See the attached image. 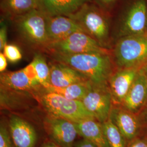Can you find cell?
Masks as SVG:
<instances>
[{
	"mask_svg": "<svg viewBox=\"0 0 147 147\" xmlns=\"http://www.w3.org/2000/svg\"><path fill=\"white\" fill-rule=\"evenodd\" d=\"M101 3L105 5H109L115 2L116 0H99Z\"/></svg>",
	"mask_w": 147,
	"mask_h": 147,
	"instance_id": "f1b7e54d",
	"label": "cell"
},
{
	"mask_svg": "<svg viewBox=\"0 0 147 147\" xmlns=\"http://www.w3.org/2000/svg\"><path fill=\"white\" fill-rule=\"evenodd\" d=\"M45 53L78 54L84 53H110L107 48L84 32H76L63 40L51 42L44 50Z\"/></svg>",
	"mask_w": 147,
	"mask_h": 147,
	"instance_id": "8992f818",
	"label": "cell"
},
{
	"mask_svg": "<svg viewBox=\"0 0 147 147\" xmlns=\"http://www.w3.org/2000/svg\"><path fill=\"white\" fill-rule=\"evenodd\" d=\"M142 68L143 69V70L144 71V72L146 73V75H147V64L146 65H145L144 67H143Z\"/></svg>",
	"mask_w": 147,
	"mask_h": 147,
	"instance_id": "4dcf8cb0",
	"label": "cell"
},
{
	"mask_svg": "<svg viewBox=\"0 0 147 147\" xmlns=\"http://www.w3.org/2000/svg\"><path fill=\"white\" fill-rule=\"evenodd\" d=\"M22 39L31 47L44 51L47 45V16L35 9L12 19Z\"/></svg>",
	"mask_w": 147,
	"mask_h": 147,
	"instance_id": "277c9868",
	"label": "cell"
},
{
	"mask_svg": "<svg viewBox=\"0 0 147 147\" xmlns=\"http://www.w3.org/2000/svg\"><path fill=\"white\" fill-rule=\"evenodd\" d=\"M50 67V86L61 88L75 83L89 81L84 75L63 63L53 61Z\"/></svg>",
	"mask_w": 147,
	"mask_h": 147,
	"instance_id": "9a60e30c",
	"label": "cell"
},
{
	"mask_svg": "<svg viewBox=\"0 0 147 147\" xmlns=\"http://www.w3.org/2000/svg\"><path fill=\"white\" fill-rule=\"evenodd\" d=\"M11 135L6 127L1 124L0 127V147H12Z\"/></svg>",
	"mask_w": 147,
	"mask_h": 147,
	"instance_id": "cb8c5ba5",
	"label": "cell"
},
{
	"mask_svg": "<svg viewBox=\"0 0 147 147\" xmlns=\"http://www.w3.org/2000/svg\"><path fill=\"white\" fill-rule=\"evenodd\" d=\"M0 82L1 87L7 89L34 94L42 88L38 81L32 62L19 70L1 73Z\"/></svg>",
	"mask_w": 147,
	"mask_h": 147,
	"instance_id": "ba28073f",
	"label": "cell"
},
{
	"mask_svg": "<svg viewBox=\"0 0 147 147\" xmlns=\"http://www.w3.org/2000/svg\"><path fill=\"white\" fill-rule=\"evenodd\" d=\"M147 25V5L145 0H137L126 13L121 23V37L145 34Z\"/></svg>",
	"mask_w": 147,
	"mask_h": 147,
	"instance_id": "9c48e42d",
	"label": "cell"
},
{
	"mask_svg": "<svg viewBox=\"0 0 147 147\" xmlns=\"http://www.w3.org/2000/svg\"><path fill=\"white\" fill-rule=\"evenodd\" d=\"M79 135L97 147H110L102 129V123L94 118H86L75 123Z\"/></svg>",
	"mask_w": 147,
	"mask_h": 147,
	"instance_id": "ac0fdd59",
	"label": "cell"
},
{
	"mask_svg": "<svg viewBox=\"0 0 147 147\" xmlns=\"http://www.w3.org/2000/svg\"><path fill=\"white\" fill-rule=\"evenodd\" d=\"M0 26V51L2 52L7 44V26L4 20H1Z\"/></svg>",
	"mask_w": 147,
	"mask_h": 147,
	"instance_id": "d4e9b609",
	"label": "cell"
},
{
	"mask_svg": "<svg viewBox=\"0 0 147 147\" xmlns=\"http://www.w3.org/2000/svg\"><path fill=\"white\" fill-rule=\"evenodd\" d=\"M91 82L90 81L80 82L68 86L57 88L49 86L47 90L55 92L70 100L81 101L89 90Z\"/></svg>",
	"mask_w": 147,
	"mask_h": 147,
	"instance_id": "ffe728a7",
	"label": "cell"
},
{
	"mask_svg": "<svg viewBox=\"0 0 147 147\" xmlns=\"http://www.w3.org/2000/svg\"><path fill=\"white\" fill-rule=\"evenodd\" d=\"M109 118L127 140L136 136L140 130V122L135 114L123 107H112Z\"/></svg>",
	"mask_w": 147,
	"mask_h": 147,
	"instance_id": "2e32d148",
	"label": "cell"
},
{
	"mask_svg": "<svg viewBox=\"0 0 147 147\" xmlns=\"http://www.w3.org/2000/svg\"><path fill=\"white\" fill-rule=\"evenodd\" d=\"M102 126L110 147H126L125 137L110 118L102 123Z\"/></svg>",
	"mask_w": 147,
	"mask_h": 147,
	"instance_id": "7402d4cb",
	"label": "cell"
},
{
	"mask_svg": "<svg viewBox=\"0 0 147 147\" xmlns=\"http://www.w3.org/2000/svg\"><path fill=\"white\" fill-rule=\"evenodd\" d=\"M89 0H39L38 9L47 16H70Z\"/></svg>",
	"mask_w": 147,
	"mask_h": 147,
	"instance_id": "e0dca14e",
	"label": "cell"
},
{
	"mask_svg": "<svg viewBox=\"0 0 147 147\" xmlns=\"http://www.w3.org/2000/svg\"><path fill=\"white\" fill-rule=\"evenodd\" d=\"M11 140L16 147H34L37 134L34 127L24 119L11 116L9 123Z\"/></svg>",
	"mask_w": 147,
	"mask_h": 147,
	"instance_id": "5bb4252c",
	"label": "cell"
},
{
	"mask_svg": "<svg viewBox=\"0 0 147 147\" xmlns=\"http://www.w3.org/2000/svg\"><path fill=\"white\" fill-rule=\"evenodd\" d=\"M81 101L87 111L100 123L109 119L113 101L108 84L91 82L88 92Z\"/></svg>",
	"mask_w": 147,
	"mask_h": 147,
	"instance_id": "52a82bcc",
	"label": "cell"
},
{
	"mask_svg": "<svg viewBox=\"0 0 147 147\" xmlns=\"http://www.w3.org/2000/svg\"><path fill=\"white\" fill-rule=\"evenodd\" d=\"M32 62L34 64L39 84L42 88H47L50 86V67L45 56L41 53H36Z\"/></svg>",
	"mask_w": 147,
	"mask_h": 147,
	"instance_id": "44dd1931",
	"label": "cell"
},
{
	"mask_svg": "<svg viewBox=\"0 0 147 147\" xmlns=\"http://www.w3.org/2000/svg\"><path fill=\"white\" fill-rule=\"evenodd\" d=\"M112 58L118 69H140L147 64V35L121 37L113 49Z\"/></svg>",
	"mask_w": 147,
	"mask_h": 147,
	"instance_id": "3957f363",
	"label": "cell"
},
{
	"mask_svg": "<svg viewBox=\"0 0 147 147\" xmlns=\"http://www.w3.org/2000/svg\"><path fill=\"white\" fill-rule=\"evenodd\" d=\"M129 147H147V137L135 140Z\"/></svg>",
	"mask_w": 147,
	"mask_h": 147,
	"instance_id": "484cf974",
	"label": "cell"
},
{
	"mask_svg": "<svg viewBox=\"0 0 147 147\" xmlns=\"http://www.w3.org/2000/svg\"><path fill=\"white\" fill-rule=\"evenodd\" d=\"M58 147L56 146V145H55V144H53V143H48V144H45L44 147Z\"/></svg>",
	"mask_w": 147,
	"mask_h": 147,
	"instance_id": "f546056e",
	"label": "cell"
},
{
	"mask_svg": "<svg viewBox=\"0 0 147 147\" xmlns=\"http://www.w3.org/2000/svg\"><path fill=\"white\" fill-rule=\"evenodd\" d=\"M34 94L37 101L50 116L62 118L75 123L86 118H94L86 109L81 101L68 99L44 88Z\"/></svg>",
	"mask_w": 147,
	"mask_h": 147,
	"instance_id": "7a4b0ae2",
	"label": "cell"
},
{
	"mask_svg": "<svg viewBox=\"0 0 147 147\" xmlns=\"http://www.w3.org/2000/svg\"><path fill=\"white\" fill-rule=\"evenodd\" d=\"M49 134L62 147H74L79 135L75 123L68 119L50 116L45 121Z\"/></svg>",
	"mask_w": 147,
	"mask_h": 147,
	"instance_id": "30bf717a",
	"label": "cell"
},
{
	"mask_svg": "<svg viewBox=\"0 0 147 147\" xmlns=\"http://www.w3.org/2000/svg\"><path fill=\"white\" fill-rule=\"evenodd\" d=\"M68 16L76 22L85 33L106 47L109 37V23L98 8L87 2Z\"/></svg>",
	"mask_w": 147,
	"mask_h": 147,
	"instance_id": "5b68a950",
	"label": "cell"
},
{
	"mask_svg": "<svg viewBox=\"0 0 147 147\" xmlns=\"http://www.w3.org/2000/svg\"><path fill=\"white\" fill-rule=\"evenodd\" d=\"M140 69H118L112 74L108 81L113 103L121 104L131 87Z\"/></svg>",
	"mask_w": 147,
	"mask_h": 147,
	"instance_id": "8fae6325",
	"label": "cell"
},
{
	"mask_svg": "<svg viewBox=\"0 0 147 147\" xmlns=\"http://www.w3.org/2000/svg\"><path fill=\"white\" fill-rule=\"evenodd\" d=\"M146 106H147V107H146V110H145V111H144V115L146 116V118H147V105Z\"/></svg>",
	"mask_w": 147,
	"mask_h": 147,
	"instance_id": "1f68e13d",
	"label": "cell"
},
{
	"mask_svg": "<svg viewBox=\"0 0 147 147\" xmlns=\"http://www.w3.org/2000/svg\"><path fill=\"white\" fill-rule=\"evenodd\" d=\"M121 105L135 115L147 106V75L143 69L138 70L131 88Z\"/></svg>",
	"mask_w": 147,
	"mask_h": 147,
	"instance_id": "7c38bea8",
	"label": "cell"
},
{
	"mask_svg": "<svg viewBox=\"0 0 147 147\" xmlns=\"http://www.w3.org/2000/svg\"><path fill=\"white\" fill-rule=\"evenodd\" d=\"M39 0H1V11L12 20L35 9H38Z\"/></svg>",
	"mask_w": 147,
	"mask_h": 147,
	"instance_id": "d6986e66",
	"label": "cell"
},
{
	"mask_svg": "<svg viewBox=\"0 0 147 147\" xmlns=\"http://www.w3.org/2000/svg\"><path fill=\"white\" fill-rule=\"evenodd\" d=\"M47 30L49 44L63 40L75 32H84L72 18L64 16H47Z\"/></svg>",
	"mask_w": 147,
	"mask_h": 147,
	"instance_id": "4fadbf2b",
	"label": "cell"
},
{
	"mask_svg": "<svg viewBox=\"0 0 147 147\" xmlns=\"http://www.w3.org/2000/svg\"><path fill=\"white\" fill-rule=\"evenodd\" d=\"M7 58L4 55V53L2 52L0 53V72L1 73L5 72L6 68L7 67Z\"/></svg>",
	"mask_w": 147,
	"mask_h": 147,
	"instance_id": "4316f807",
	"label": "cell"
},
{
	"mask_svg": "<svg viewBox=\"0 0 147 147\" xmlns=\"http://www.w3.org/2000/svg\"><path fill=\"white\" fill-rule=\"evenodd\" d=\"M3 53L11 63H16L22 57L20 49L13 44H7L3 48Z\"/></svg>",
	"mask_w": 147,
	"mask_h": 147,
	"instance_id": "603a6c76",
	"label": "cell"
},
{
	"mask_svg": "<svg viewBox=\"0 0 147 147\" xmlns=\"http://www.w3.org/2000/svg\"><path fill=\"white\" fill-rule=\"evenodd\" d=\"M74 147H97L94 144L86 139L81 140L76 143Z\"/></svg>",
	"mask_w": 147,
	"mask_h": 147,
	"instance_id": "83f0119b",
	"label": "cell"
},
{
	"mask_svg": "<svg viewBox=\"0 0 147 147\" xmlns=\"http://www.w3.org/2000/svg\"><path fill=\"white\" fill-rule=\"evenodd\" d=\"M47 55L53 61L65 64L83 74L94 84L107 85L114 72L115 63L110 53Z\"/></svg>",
	"mask_w": 147,
	"mask_h": 147,
	"instance_id": "6da1fadb",
	"label": "cell"
},
{
	"mask_svg": "<svg viewBox=\"0 0 147 147\" xmlns=\"http://www.w3.org/2000/svg\"></svg>",
	"mask_w": 147,
	"mask_h": 147,
	"instance_id": "d6a6232c",
	"label": "cell"
}]
</instances>
